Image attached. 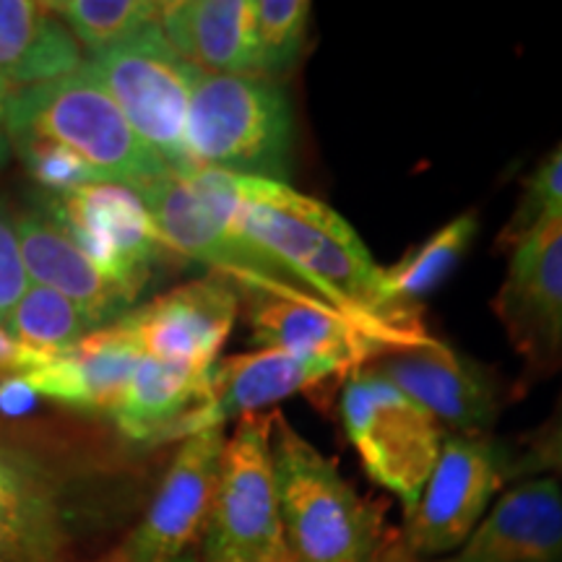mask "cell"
I'll return each mask as SVG.
<instances>
[{
    "mask_svg": "<svg viewBox=\"0 0 562 562\" xmlns=\"http://www.w3.org/2000/svg\"><path fill=\"white\" fill-rule=\"evenodd\" d=\"M159 26L199 74L256 76L252 0L161 3Z\"/></svg>",
    "mask_w": 562,
    "mask_h": 562,
    "instance_id": "ffe728a7",
    "label": "cell"
},
{
    "mask_svg": "<svg viewBox=\"0 0 562 562\" xmlns=\"http://www.w3.org/2000/svg\"><path fill=\"white\" fill-rule=\"evenodd\" d=\"M30 286L32 281L24 269V258H21L16 222L9 209L0 203V328L5 326L13 307L19 305Z\"/></svg>",
    "mask_w": 562,
    "mask_h": 562,
    "instance_id": "f546056e",
    "label": "cell"
},
{
    "mask_svg": "<svg viewBox=\"0 0 562 562\" xmlns=\"http://www.w3.org/2000/svg\"><path fill=\"white\" fill-rule=\"evenodd\" d=\"M531 472H542V469H552L562 476V422L547 438L533 448L531 456Z\"/></svg>",
    "mask_w": 562,
    "mask_h": 562,
    "instance_id": "d6a6232c",
    "label": "cell"
},
{
    "mask_svg": "<svg viewBox=\"0 0 562 562\" xmlns=\"http://www.w3.org/2000/svg\"><path fill=\"white\" fill-rule=\"evenodd\" d=\"M91 58L157 24L161 3L151 0H58L47 3Z\"/></svg>",
    "mask_w": 562,
    "mask_h": 562,
    "instance_id": "484cf974",
    "label": "cell"
},
{
    "mask_svg": "<svg viewBox=\"0 0 562 562\" xmlns=\"http://www.w3.org/2000/svg\"><path fill=\"white\" fill-rule=\"evenodd\" d=\"M480 222L469 214L456 216L391 269H383L385 300L398 311H419L417 302L451 277L467 250L472 248Z\"/></svg>",
    "mask_w": 562,
    "mask_h": 562,
    "instance_id": "cb8c5ba5",
    "label": "cell"
},
{
    "mask_svg": "<svg viewBox=\"0 0 562 562\" xmlns=\"http://www.w3.org/2000/svg\"><path fill=\"white\" fill-rule=\"evenodd\" d=\"M211 370L144 357L110 417L125 438L149 446L170 442L175 427L206 402Z\"/></svg>",
    "mask_w": 562,
    "mask_h": 562,
    "instance_id": "7402d4cb",
    "label": "cell"
},
{
    "mask_svg": "<svg viewBox=\"0 0 562 562\" xmlns=\"http://www.w3.org/2000/svg\"><path fill=\"white\" fill-rule=\"evenodd\" d=\"M248 300V326L261 349L294 351V355L339 357L360 370L391 351H402L396 341L372 331L323 302H292L279 297Z\"/></svg>",
    "mask_w": 562,
    "mask_h": 562,
    "instance_id": "ac0fdd59",
    "label": "cell"
},
{
    "mask_svg": "<svg viewBox=\"0 0 562 562\" xmlns=\"http://www.w3.org/2000/svg\"><path fill=\"white\" fill-rule=\"evenodd\" d=\"M273 412L237 419L224 442L201 562H292L271 459Z\"/></svg>",
    "mask_w": 562,
    "mask_h": 562,
    "instance_id": "8992f818",
    "label": "cell"
},
{
    "mask_svg": "<svg viewBox=\"0 0 562 562\" xmlns=\"http://www.w3.org/2000/svg\"><path fill=\"white\" fill-rule=\"evenodd\" d=\"M133 191L149 209L161 248L209 266L245 297L323 302L235 229L214 170L167 172Z\"/></svg>",
    "mask_w": 562,
    "mask_h": 562,
    "instance_id": "3957f363",
    "label": "cell"
},
{
    "mask_svg": "<svg viewBox=\"0 0 562 562\" xmlns=\"http://www.w3.org/2000/svg\"><path fill=\"white\" fill-rule=\"evenodd\" d=\"M240 313V294L229 281L209 277L175 286L149 305L115 321L144 357L214 368Z\"/></svg>",
    "mask_w": 562,
    "mask_h": 562,
    "instance_id": "4fadbf2b",
    "label": "cell"
},
{
    "mask_svg": "<svg viewBox=\"0 0 562 562\" xmlns=\"http://www.w3.org/2000/svg\"><path fill=\"white\" fill-rule=\"evenodd\" d=\"M47 214L60 222L81 250L133 297L144 290L161 243L140 195L117 182H91L47 193Z\"/></svg>",
    "mask_w": 562,
    "mask_h": 562,
    "instance_id": "7c38bea8",
    "label": "cell"
},
{
    "mask_svg": "<svg viewBox=\"0 0 562 562\" xmlns=\"http://www.w3.org/2000/svg\"><path fill=\"white\" fill-rule=\"evenodd\" d=\"M140 360L144 355L131 336L117 323H110L91 331L74 349L50 355L45 364L19 378H24L37 396L110 417Z\"/></svg>",
    "mask_w": 562,
    "mask_h": 562,
    "instance_id": "d6986e66",
    "label": "cell"
},
{
    "mask_svg": "<svg viewBox=\"0 0 562 562\" xmlns=\"http://www.w3.org/2000/svg\"><path fill=\"white\" fill-rule=\"evenodd\" d=\"M311 26L307 0H252L256 76L279 81L297 66Z\"/></svg>",
    "mask_w": 562,
    "mask_h": 562,
    "instance_id": "4316f807",
    "label": "cell"
},
{
    "mask_svg": "<svg viewBox=\"0 0 562 562\" xmlns=\"http://www.w3.org/2000/svg\"><path fill=\"white\" fill-rule=\"evenodd\" d=\"M562 216V140L550 151L542 165L526 180L518 206L513 211L508 227L503 229L501 243L513 248L531 229L542 227Z\"/></svg>",
    "mask_w": 562,
    "mask_h": 562,
    "instance_id": "83f0119b",
    "label": "cell"
},
{
    "mask_svg": "<svg viewBox=\"0 0 562 562\" xmlns=\"http://www.w3.org/2000/svg\"><path fill=\"white\" fill-rule=\"evenodd\" d=\"M47 357L50 355H42V351L24 347V344L11 339L5 328H0V381H3V378L26 375L30 370L45 364Z\"/></svg>",
    "mask_w": 562,
    "mask_h": 562,
    "instance_id": "4dcf8cb0",
    "label": "cell"
},
{
    "mask_svg": "<svg viewBox=\"0 0 562 562\" xmlns=\"http://www.w3.org/2000/svg\"><path fill=\"white\" fill-rule=\"evenodd\" d=\"M83 63L81 45L47 3L0 0V83L9 91L60 79Z\"/></svg>",
    "mask_w": 562,
    "mask_h": 562,
    "instance_id": "44dd1931",
    "label": "cell"
},
{
    "mask_svg": "<svg viewBox=\"0 0 562 562\" xmlns=\"http://www.w3.org/2000/svg\"><path fill=\"white\" fill-rule=\"evenodd\" d=\"M271 459L292 562H414L383 513L305 435L273 412Z\"/></svg>",
    "mask_w": 562,
    "mask_h": 562,
    "instance_id": "7a4b0ae2",
    "label": "cell"
},
{
    "mask_svg": "<svg viewBox=\"0 0 562 562\" xmlns=\"http://www.w3.org/2000/svg\"><path fill=\"white\" fill-rule=\"evenodd\" d=\"M438 562H562V487L526 476L497 495L459 552Z\"/></svg>",
    "mask_w": 562,
    "mask_h": 562,
    "instance_id": "2e32d148",
    "label": "cell"
},
{
    "mask_svg": "<svg viewBox=\"0 0 562 562\" xmlns=\"http://www.w3.org/2000/svg\"><path fill=\"white\" fill-rule=\"evenodd\" d=\"M495 313L533 378L562 370V216L513 245Z\"/></svg>",
    "mask_w": 562,
    "mask_h": 562,
    "instance_id": "8fae6325",
    "label": "cell"
},
{
    "mask_svg": "<svg viewBox=\"0 0 562 562\" xmlns=\"http://www.w3.org/2000/svg\"><path fill=\"white\" fill-rule=\"evenodd\" d=\"M3 328L11 339L24 347L42 351V355H63L100 326L76 302L47 290V286L32 284L19 300V305L13 307Z\"/></svg>",
    "mask_w": 562,
    "mask_h": 562,
    "instance_id": "d4e9b609",
    "label": "cell"
},
{
    "mask_svg": "<svg viewBox=\"0 0 562 562\" xmlns=\"http://www.w3.org/2000/svg\"><path fill=\"white\" fill-rule=\"evenodd\" d=\"M347 372H355V368L339 357L294 355L281 349H256L229 357L214 364L206 402L175 427L170 440H186L195 432L224 427L229 419L261 414L294 393Z\"/></svg>",
    "mask_w": 562,
    "mask_h": 562,
    "instance_id": "5bb4252c",
    "label": "cell"
},
{
    "mask_svg": "<svg viewBox=\"0 0 562 562\" xmlns=\"http://www.w3.org/2000/svg\"><path fill=\"white\" fill-rule=\"evenodd\" d=\"M294 112L279 81L199 74L188 110L186 149L195 170L286 182L294 157Z\"/></svg>",
    "mask_w": 562,
    "mask_h": 562,
    "instance_id": "5b68a950",
    "label": "cell"
},
{
    "mask_svg": "<svg viewBox=\"0 0 562 562\" xmlns=\"http://www.w3.org/2000/svg\"><path fill=\"white\" fill-rule=\"evenodd\" d=\"M368 368L430 412L446 435H484L501 414L492 375L442 341L391 351Z\"/></svg>",
    "mask_w": 562,
    "mask_h": 562,
    "instance_id": "9a60e30c",
    "label": "cell"
},
{
    "mask_svg": "<svg viewBox=\"0 0 562 562\" xmlns=\"http://www.w3.org/2000/svg\"><path fill=\"white\" fill-rule=\"evenodd\" d=\"M34 398H37V393L24 383V378L16 375V378H3V381H0V412L19 417V414L32 409Z\"/></svg>",
    "mask_w": 562,
    "mask_h": 562,
    "instance_id": "1f68e13d",
    "label": "cell"
},
{
    "mask_svg": "<svg viewBox=\"0 0 562 562\" xmlns=\"http://www.w3.org/2000/svg\"><path fill=\"white\" fill-rule=\"evenodd\" d=\"M510 469L508 451L487 435H446L419 501L404 513V552L414 562L459 552L513 476Z\"/></svg>",
    "mask_w": 562,
    "mask_h": 562,
    "instance_id": "9c48e42d",
    "label": "cell"
},
{
    "mask_svg": "<svg viewBox=\"0 0 562 562\" xmlns=\"http://www.w3.org/2000/svg\"><path fill=\"white\" fill-rule=\"evenodd\" d=\"M216 172V170H214ZM235 229L300 284L402 349L432 341L419 311L385 300L383 269L341 214L290 182L216 172Z\"/></svg>",
    "mask_w": 562,
    "mask_h": 562,
    "instance_id": "6da1fadb",
    "label": "cell"
},
{
    "mask_svg": "<svg viewBox=\"0 0 562 562\" xmlns=\"http://www.w3.org/2000/svg\"><path fill=\"white\" fill-rule=\"evenodd\" d=\"M13 149L21 154L24 165L50 193H63L70 188L91 186V182H102L97 172L91 170L87 161L68 151L66 146L53 144L45 138H24L13 140Z\"/></svg>",
    "mask_w": 562,
    "mask_h": 562,
    "instance_id": "f1b7e54d",
    "label": "cell"
},
{
    "mask_svg": "<svg viewBox=\"0 0 562 562\" xmlns=\"http://www.w3.org/2000/svg\"><path fill=\"white\" fill-rule=\"evenodd\" d=\"M13 222L30 281L76 302L100 328L131 311L136 297L91 261L74 235L47 211H24Z\"/></svg>",
    "mask_w": 562,
    "mask_h": 562,
    "instance_id": "e0dca14e",
    "label": "cell"
},
{
    "mask_svg": "<svg viewBox=\"0 0 562 562\" xmlns=\"http://www.w3.org/2000/svg\"><path fill=\"white\" fill-rule=\"evenodd\" d=\"M224 442V427L180 440L149 508L100 562H201Z\"/></svg>",
    "mask_w": 562,
    "mask_h": 562,
    "instance_id": "30bf717a",
    "label": "cell"
},
{
    "mask_svg": "<svg viewBox=\"0 0 562 562\" xmlns=\"http://www.w3.org/2000/svg\"><path fill=\"white\" fill-rule=\"evenodd\" d=\"M0 562H66V529L34 469L0 448Z\"/></svg>",
    "mask_w": 562,
    "mask_h": 562,
    "instance_id": "603a6c76",
    "label": "cell"
},
{
    "mask_svg": "<svg viewBox=\"0 0 562 562\" xmlns=\"http://www.w3.org/2000/svg\"><path fill=\"white\" fill-rule=\"evenodd\" d=\"M3 121L11 144L45 138L66 146L102 182L136 188L170 172L136 136L108 89L91 74L89 63L60 79L11 91Z\"/></svg>",
    "mask_w": 562,
    "mask_h": 562,
    "instance_id": "277c9868",
    "label": "cell"
},
{
    "mask_svg": "<svg viewBox=\"0 0 562 562\" xmlns=\"http://www.w3.org/2000/svg\"><path fill=\"white\" fill-rule=\"evenodd\" d=\"M9 87H5V83H0V104H5V100H9Z\"/></svg>",
    "mask_w": 562,
    "mask_h": 562,
    "instance_id": "e575fe53",
    "label": "cell"
},
{
    "mask_svg": "<svg viewBox=\"0 0 562 562\" xmlns=\"http://www.w3.org/2000/svg\"><path fill=\"white\" fill-rule=\"evenodd\" d=\"M87 63L161 165L170 172L193 170L186 131L199 70L175 50L159 21Z\"/></svg>",
    "mask_w": 562,
    "mask_h": 562,
    "instance_id": "52a82bcc",
    "label": "cell"
},
{
    "mask_svg": "<svg viewBox=\"0 0 562 562\" xmlns=\"http://www.w3.org/2000/svg\"><path fill=\"white\" fill-rule=\"evenodd\" d=\"M341 422L370 480L412 510L446 438L432 414L364 364L344 383Z\"/></svg>",
    "mask_w": 562,
    "mask_h": 562,
    "instance_id": "ba28073f",
    "label": "cell"
},
{
    "mask_svg": "<svg viewBox=\"0 0 562 562\" xmlns=\"http://www.w3.org/2000/svg\"><path fill=\"white\" fill-rule=\"evenodd\" d=\"M3 110H5V104H0V170H3V167H5V161H9L11 151H13L11 136H9V131H5Z\"/></svg>",
    "mask_w": 562,
    "mask_h": 562,
    "instance_id": "836d02e7",
    "label": "cell"
}]
</instances>
